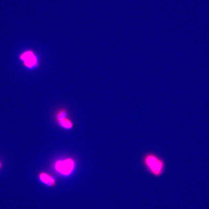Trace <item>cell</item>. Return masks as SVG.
Here are the masks:
<instances>
[{
	"instance_id": "4",
	"label": "cell",
	"mask_w": 209,
	"mask_h": 209,
	"mask_svg": "<svg viewBox=\"0 0 209 209\" xmlns=\"http://www.w3.org/2000/svg\"><path fill=\"white\" fill-rule=\"evenodd\" d=\"M40 178L44 183L47 184L48 186H53L55 185V181L53 177L46 173H41L40 175Z\"/></svg>"
},
{
	"instance_id": "6",
	"label": "cell",
	"mask_w": 209,
	"mask_h": 209,
	"mask_svg": "<svg viewBox=\"0 0 209 209\" xmlns=\"http://www.w3.org/2000/svg\"><path fill=\"white\" fill-rule=\"evenodd\" d=\"M66 118H67V112L65 109H61L56 113L55 119L57 122Z\"/></svg>"
},
{
	"instance_id": "7",
	"label": "cell",
	"mask_w": 209,
	"mask_h": 209,
	"mask_svg": "<svg viewBox=\"0 0 209 209\" xmlns=\"http://www.w3.org/2000/svg\"><path fill=\"white\" fill-rule=\"evenodd\" d=\"M0 167H1V164H0Z\"/></svg>"
},
{
	"instance_id": "3",
	"label": "cell",
	"mask_w": 209,
	"mask_h": 209,
	"mask_svg": "<svg viewBox=\"0 0 209 209\" xmlns=\"http://www.w3.org/2000/svg\"><path fill=\"white\" fill-rule=\"evenodd\" d=\"M20 59L23 61L24 66L27 68L32 69L38 66L37 58L32 51H27L22 53Z\"/></svg>"
},
{
	"instance_id": "5",
	"label": "cell",
	"mask_w": 209,
	"mask_h": 209,
	"mask_svg": "<svg viewBox=\"0 0 209 209\" xmlns=\"http://www.w3.org/2000/svg\"><path fill=\"white\" fill-rule=\"evenodd\" d=\"M58 123L61 127L66 129H70L73 127V124L72 121L67 118H66L63 120L58 121Z\"/></svg>"
},
{
	"instance_id": "1",
	"label": "cell",
	"mask_w": 209,
	"mask_h": 209,
	"mask_svg": "<svg viewBox=\"0 0 209 209\" xmlns=\"http://www.w3.org/2000/svg\"><path fill=\"white\" fill-rule=\"evenodd\" d=\"M144 164L153 175L158 177L164 171L165 163L162 159L152 153L147 154L143 158Z\"/></svg>"
},
{
	"instance_id": "2",
	"label": "cell",
	"mask_w": 209,
	"mask_h": 209,
	"mask_svg": "<svg viewBox=\"0 0 209 209\" xmlns=\"http://www.w3.org/2000/svg\"><path fill=\"white\" fill-rule=\"evenodd\" d=\"M75 162L71 158L64 160L58 161L55 165L56 170L61 174L64 175H68L74 170Z\"/></svg>"
}]
</instances>
